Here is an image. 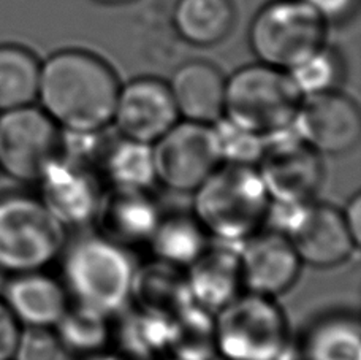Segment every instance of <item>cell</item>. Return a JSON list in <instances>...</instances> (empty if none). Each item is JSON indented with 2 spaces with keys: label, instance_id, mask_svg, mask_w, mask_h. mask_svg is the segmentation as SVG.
<instances>
[{
  "label": "cell",
  "instance_id": "836d02e7",
  "mask_svg": "<svg viewBox=\"0 0 361 360\" xmlns=\"http://www.w3.org/2000/svg\"><path fill=\"white\" fill-rule=\"evenodd\" d=\"M343 216L345 221V226L349 229L353 241H355L358 246L361 243V194L355 192V194L349 197V200L345 202L343 208Z\"/></svg>",
  "mask_w": 361,
  "mask_h": 360
},
{
  "label": "cell",
  "instance_id": "7402d4cb",
  "mask_svg": "<svg viewBox=\"0 0 361 360\" xmlns=\"http://www.w3.org/2000/svg\"><path fill=\"white\" fill-rule=\"evenodd\" d=\"M236 24L233 0H176L171 25L180 40L197 48H211L227 40Z\"/></svg>",
  "mask_w": 361,
  "mask_h": 360
},
{
  "label": "cell",
  "instance_id": "9c48e42d",
  "mask_svg": "<svg viewBox=\"0 0 361 360\" xmlns=\"http://www.w3.org/2000/svg\"><path fill=\"white\" fill-rule=\"evenodd\" d=\"M62 131L37 104L0 112V173L35 184L61 154Z\"/></svg>",
  "mask_w": 361,
  "mask_h": 360
},
{
  "label": "cell",
  "instance_id": "277c9868",
  "mask_svg": "<svg viewBox=\"0 0 361 360\" xmlns=\"http://www.w3.org/2000/svg\"><path fill=\"white\" fill-rule=\"evenodd\" d=\"M68 230L49 213L35 192H0V275L49 270L57 263Z\"/></svg>",
  "mask_w": 361,
  "mask_h": 360
},
{
  "label": "cell",
  "instance_id": "4dcf8cb0",
  "mask_svg": "<svg viewBox=\"0 0 361 360\" xmlns=\"http://www.w3.org/2000/svg\"><path fill=\"white\" fill-rule=\"evenodd\" d=\"M62 356L54 329L23 327L13 360H59Z\"/></svg>",
  "mask_w": 361,
  "mask_h": 360
},
{
  "label": "cell",
  "instance_id": "5b68a950",
  "mask_svg": "<svg viewBox=\"0 0 361 360\" xmlns=\"http://www.w3.org/2000/svg\"><path fill=\"white\" fill-rule=\"evenodd\" d=\"M302 97L286 70L249 64L227 76L224 119L268 138L292 128Z\"/></svg>",
  "mask_w": 361,
  "mask_h": 360
},
{
  "label": "cell",
  "instance_id": "ac0fdd59",
  "mask_svg": "<svg viewBox=\"0 0 361 360\" xmlns=\"http://www.w3.org/2000/svg\"><path fill=\"white\" fill-rule=\"evenodd\" d=\"M192 304L217 313L244 292L238 244L211 240L195 262L185 268Z\"/></svg>",
  "mask_w": 361,
  "mask_h": 360
},
{
  "label": "cell",
  "instance_id": "8d00e7d4",
  "mask_svg": "<svg viewBox=\"0 0 361 360\" xmlns=\"http://www.w3.org/2000/svg\"><path fill=\"white\" fill-rule=\"evenodd\" d=\"M279 360H300L298 354H296V351H295L293 343H292V346H290V349H288V351L286 352V354H283Z\"/></svg>",
  "mask_w": 361,
  "mask_h": 360
},
{
  "label": "cell",
  "instance_id": "9a60e30c",
  "mask_svg": "<svg viewBox=\"0 0 361 360\" xmlns=\"http://www.w3.org/2000/svg\"><path fill=\"white\" fill-rule=\"evenodd\" d=\"M244 291L277 299L288 292L301 275L302 263L292 243L274 229L263 227L238 244Z\"/></svg>",
  "mask_w": 361,
  "mask_h": 360
},
{
  "label": "cell",
  "instance_id": "8fae6325",
  "mask_svg": "<svg viewBox=\"0 0 361 360\" xmlns=\"http://www.w3.org/2000/svg\"><path fill=\"white\" fill-rule=\"evenodd\" d=\"M157 184L178 194H192L219 165L214 126L179 119L152 145Z\"/></svg>",
  "mask_w": 361,
  "mask_h": 360
},
{
  "label": "cell",
  "instance_id": "4316f807",
  "mask_svg": "<svg viewBox=\"0 0 361 360\" xmlns=\"http://www.w3.org/2000/svg\"><path fill=\"white\" fill-rule=\"evenodd\" d=\"M42 61L18 43L0 44V112L37 104Z\"/></svg>",
  "mask_w": 361,
  "mask_h": 360
},
{
  "label": "cell",
  "instance_id": "d4e9b609",
  "mask_svg": "<svg viewBox=\"0 0 361 360\" xmlns=\"http://www.w3.org/2000/svg\"><path fill=\"white\" fill-rule=\"evenodd\" d=\"M99 173L105 188L152 189L157 184L152 145L124 137L108 140Z\"/></svg>",
  "mask_w": 361,
  "mask_h": 360
},
{
  "label": "cell",
  "instance_id": "7a4b0ae2",
  "mask_svg": "<svg viewBox=\"0 0 361 360\" xmlns=\"http://www.w3.org/2000/svg\"><path fill=\"white\" fill-rule=\"evenodd\" d=\"M59 278L75 305L116 316L130 305L137 262L132 251L86 232L67 239L59 257Z\"/></svg>",
  "mask_w": 361,
  "mask_h": 360
},
{
  "label": "cell",
  "instance_id": "2e32d148",
  "mask_svg": "<svg viewBox=\"0 0 361 360\" xmlns=\"http://www.w3.org/2000/svg\"><path fill=\"white\" fill-rule=\"evenodd\" d=\"M162 213L152 189L105 188L92 226L97 234L133 253L147 246Z\"/></svg>",
  "mask_w": 361,
  "mask_h": 360
},
{
  "label": "cell",
  "instance_id": "3957f363",
  "mask_svg": "<svg viewBox=\"0 0 361 360\" xmlns=\"http://www.w3.org/2000/svg\"><path fill=\"white\" fill-rule=\"evenodd\" d=\"M269 207L255 167L221 164L192 192L190 211L211 240L240 244L265 227Z\"/></svg>",
  "mask_w": 361,
  "mask_h": 360
},
{
  "label": "cell",
  "instance_id": "484cf974",
  "mask_svg": "<svg viewBox=\"0 0 361 360\" xmlns=\"http://www.w3.org/2000/svg\"><path fill=\"white\" fill-rule=\"evenodd\" d=\"M113 316L75 305L54 325L62 354L72 360H85L111 348Z\"/></svg>",
  "mask_w": 361,
  "mask_h": 360
},
{
  "label": "cell",
  "instance_id": "74e56055",
  "mask_svg": "<svg viewBox=\"0 0 361 360\" xmlns=\"http://www.w3.org/2000/svg\"><path fill=\"white\" fill-rule=\"evenodd\" d=\"M165 360H176V359H171V357H166Z\"/></svg>",
  "mask_w": 361,
  "mask_h": 360
},
{
  "label": "cell",
  "instance_id": "1f68e13d",
  "mask_svg": "<svg viewBox=\"0 0 361 360\" xmlns=\"http://www.w3.org/2000/svg\"><path fill=\"white\" fill-rule=\"evenodd\" d=\"M306 2L319 11L330 28L349 23L355 18L360 6V0H306Z\"/></svg>",
  "mask_w": 361,
  "mask_h": 360
},
{
  "label": "cell",
  "instance_id": "e0dca14e",
  "mask_svg": "<svg viewBox=\"0 0 361 360\" xmlns=\"http://www.w3.org/2000/svg\"><path fill=\"white\" fill-rule=\"evenodd\" d=\"M0 299L21 327L54 329L72 305L59 276L49 270L5 278Z\"/></svg>",
  "mask_w": 361,
  "mask_h": 360
},
{
  "label": "cell",
  "instance_id": "f1b7e54d",
  "mask_svg": "<svg viewBox=\"0 0 361 360\" xmlns=\"http://www.w3.org/2000/svg\"><path fill=\"white\" fill-rule=\"evenodd\" d=\"M288 73L302 95L341 91L347 78V62L338 48L326 43Z\"/></svg>",
  "mask_w": 361,
  "mask_h": 360
},
{
  "label": "cell",
  "instance_id": "d590c367",
  "mask_svg": "<svg viewBox=\"0 0 361 360\" xmlns=\"http://www.w3.org/2000/svg\"><path fill=\"white\" fill-rule=\"evenodd\" d=\"M95 4L100 5H109V6H116V5H126V4H132L135 0H94Z\"/></svg>",
  "mask_w": 361,
  "mask_h": 360
},
{
  "label": "cell",
  "instance_id": "5bb4252c",
  "mask_svg": "<svg viewBox=\"0 0 361 360\" xmlns=\"http://www.w3.org/2000/svg\"><path fill=\"white\" fill-rule=\"evenodd\" d=\"M179 121L169 83L138 76L121 86L111 126L119 137L154 145Z\"/></svg>",
  "mask_w": 361,
  "mask_h": 360
},
{
  "label": "cell",
  "instance_id": "7c38bea8",
  "mask_svg": "<svg viewBox=\"0 0 361 360\" xmlns=\"http://www.w3.org/2000/svg\"><path fill=\"white\" fill-rule=\"evenodd\" d=\"M35 194L67 230L92 226L105 184L94 167L59 154L42 173Z\"/></svg>",
  "mask_w": 361,
  "mask_h": 360
},
{
  "label": "cell",
  "instance_id": "d6a6232c",
  "mask_svg": "<svg viewBox=\"0 0 361 360\" xmlns=\"http://www.w3.org/2000/svg\"><path fill=\"white\" fill-rule=\"evenodd\" d=\"M23 327L0 299V360H13Z\"/></svg>",
  "mask_w": 361,
  "mask_h": 360
},
{
  "label": "cell",
  "instance_id": "cb8c5ba5",
  "mask_svg": "<svg viewBox=\"0 0 361 360\" xmlns=\"http://www.w3.org/2000/svg\"><path fill=\"white\" fill-rule=\"evenodd\" d=\"M209 243V235L190 210H164L146 248L152 259L185 270Z\"/></svg>",
  "mask_w": 361,
  "mask_h": 360
},
{
  "label": "cell",
  "instance_id": "f546056e",
  "mask_svg": "<svg viewBox=\"0 0 361 360\" xmlns=\"http://www.w3.org/2000/svg\"><path fill=\"white\" fill-rule=\"evenodd\" d=\"M212 126H214L222 164L257 165L267 138L244 131L224 118Z\"/></svg>",
  "mask_w": 361,
  "mask_h": 360
},
{
  "label": "cell",
  "instance_id": "30bf717a",
  "mask_svg": "<svg viewBox=\"0 0 361 360\" xmlns=\"http://www.w3.org/2000/svg\"><path fill=\"white\" fill-rule=\"evenodd\" d=\"M255 169L274 203L312 202L325 184L324 156L301 140L292 128L265 140Z\"/></svg>",
  "mask_w": 361,
  "mask_h": 360
},
{
  "label": "cell",
  "instance_id": "83f0119b",
  "mask_svg": "<svg viewBox=\"0 0 361 360\" xmlns=\"http://www.w3.org/2000/svg\"><path fill=\"white\" fill-rule=\"evenodd\" d=\"M169 357L217 360L214 313L189 304L170 318Z\"/></svg>",
  "mask_w": 361,
  "mask_h": 360
},
{
  "label": "cell",
  "instance_id": "44dd1931",
  "mask_svg": "<svg viewBox=\"0 0 361 360\" xmlns=\"http://www.w3.org/2000/svg\"><path fill=\"white\" fill-rule=\"evenodd\" d=\"M189 304L192 300L185 270L152 257L137 263L130 292L132 306L170 319Z\"/></svg>",
  "mask_w": 361,
  "mask_h": 360
},
{
  "label": "cell",
  "instance_id": "4fadbf2b",
  "mask_svg": "<svg viewBox=\"0 0 361 360\" xmlns=\"http://www.w3.org/2000/svg\"><path fill=\"white\" fill-rule=\"evenodd\" d=\"M292 131L322 156H343L361 138V112L343 91L305 95Z\"/></svg>",
  "mask_w": 361,
  "mask_h": 360
},
{
  "label": "cell",
  "instance_id": "d6986e66",
  "mask_svg": "<svg viewBox=\"0 0 361 360\" xmlns=\"http://www.w3.org/2000/svg\"><path fill=\"white\" fill-rule=\"evenodd\" d=\"M166 83L179 119L212 126L224 118L227 76L212 62L193 59L180 64Z\"/></svg>",
  "mask_w": 361,
  "mask_h": 360
},
{
  "label": "cell",
  "instance_id": "6da1fadb",
  "mask_svg": "<svg viewBox=\"0 0 361 360\" xmlns=\"http://www.w3.org/2000/svg\"><path fill=\"white\" fill-rule=\"evenodd\" d=\"M121 86L116 70L102 56L63 48L42 62L37 105L62 132H103L111 126Z\"/></svg>",
  "mask_w": 361,
  "mask_h": 360
},
{
  "label": "cell",
  "instance_id": "603a6c76",
  "mask_svg": "<svg viewBox=\"0 0 361 360\" xmlns=\"http://www.w3.org/2000/svg\"><path fill=\"white\" fill-rule=\"evenodd\" d=\"M170 319L128 305L113 316L111 349L126 360L169 357Z\"/></svg>",
  "mask_w": 361,
  "mask_h": 360
},
{
  "label": "cell",
  "instance_id": "e575fe53",
  "mask_svg": "<svg viewBox=\"0 0 361 360\" xmlns=\"http://www.w3.org/2000/svg\"><path fill=\"white\" fill-rule=\"evenodd\" d=\"M85 360H126V359H122V357L118 354V352L109 348V349H106V351L100 352V354H95V356L87 357V359H85Z\"/></svg>",
  "mask_w": 361,
  "mask_h": 360
},
{
  "label": "cell",
  "instance_id": "8992f818",
  "mask_svg": "<svg viewBox=\"0 0 361 360\" xmlns=\"http://www.w3.org/2000/svg\"><path fill=\"white\" fill-rule=\"evenodd\" d=\"M217 360H279L293 340L277 299L244 291L214 313Z\"/></svg>",
  "mask_w": 361,
  "mask_h": 360
},
{
  "label": "cell",
  "instance_id": "ffe728a7",
  "mask_svg": "<svg viewBox=\"0 0 361 360\" xmlns=\"http://www.w3.org/2000/svg\"><path fill=\"white\" fill-rule=\"evenodd\" d=\"M293 346L300 360H361L360 314L350 308L317 313Z\"/></svg>",
  "mask_w": 361,
  "mask_h": 360
},
{
  "label": "cell",
  "instance_id": "ba28073f",
  "mask_svg": "<svg viewBox=\"0 0 361 360\" xmlns=\"http://www.w3.org/2000/svg\"><path fill=\"white\" fill-rule=\"evenodd\" d=\"M265 227L286 235L302 265L314 268L339 267L360 251L341 208L317 198L300 205L271 202Z\"/></svg>",
  "mask_w": 361,
  "mask_h": 360
},
{
  "label": "cell",
  "instance_id": "52a82bcc",
  "mask_svg": "<svg viewBox=\"0 0 361 360\" xmlns=\"http://www.w3.org/2000/svg\"><path fill=\"white\" fill-rule=\"evenodd\" d=\"M328 32L306 0H269L255 13L247 38L257 62L290 72L325 47Z\"/></svg>",
  "mask_w": 361,
  "mask_h": 360
}]
</instances>
